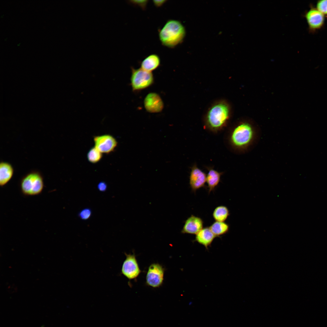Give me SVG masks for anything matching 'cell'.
Listing matches in <instances>:
<instances>
[{
	"mask_svg": "<svg viewBox=\"0 0 327 327\" xmlns=\"http://www.w3.org/2000/svg\"><path fill=\"white\" fill-rule=\"evenodd\" d=\"M259 129L247 121L240 122L231 131L229 138L230 144L236 152L245 154L256 146L260 139Z\"/></svg>",
	"mask_w": 327,
	"mask_h": 327,
	"instance_id": "cell-1",
	"label": "cell"
},
{
	"mask_svg": "<svg viewBox=\"0 0 327 327\" xmlns=\"http://www.w3.org/2000/svg\"><path fill=\"white\" fill-rule=\"evenodd\" d=\"M185 35V29L181 22L177 20L170 19L160 30L159 36L163 45L172 48L182 42Z\"/></svg>",
	"mask_w": 327,
	"mask_h": 327,
	"instance_id": "cell-2",
	"label": "cell"
},
{
	"mask_svg": "<svg viewBox=\"0 0 327 327\" xmlns=\"http://www.w3.org/2000/svg\"><path fill=\"white\" fill-rule=\"evenodd\" d=\"M230 111L229 105L224 102H220L213 105L209 110L206 116V127L214 132L222 129L229 119Z\"/></svg>",
	"mask_w": 327,
	"mask_h": 327,
	"instance_id": "cell-3",
	"label": "cell"
},
{
	"mask_svg": "<svg viewBox=\"0 0 327 327\" xmlns=\"http://www.w3.org/2000/svg\"><path fill=\"white\" fill-rule=\"evenodd\" d=\"M44 186V178L39 171H31L22 177L20 187L22 193L26 196H33L40 194Z\"/></svg>",
	"mask_w": 327,
	"mask_h": 327,
	"instance_id": "cell-4",
	"label": "cell"
},
{
	"mask_svg": "<svg viewBox=\"0 0 327 327\" xmlns=\"http://www.w3.org/2000/svg\"><path fill=\"white\" fill-rule=\"evenodd\" d=\"M130 84L134 91H138L151 86L154 82L152 72L145 71L141 68L135 69L131 68Z\"/></svg>",
	"mask_w": 327,
	"mask_h": 327,
	"instance_id": "cell-5",
	"label": "cell"
},
{
	"mask_svg": "<svg viewBox=\"0 0 327 327\" xmlns=\"http://www.w3.org/2000/svg\"><path fill=\"white\" fill-rule=\"evenodd\" d=\"M164 269L157 263L151 264L148 268L146 276V283L152 287L158 288L163 283Z\"/></svg>",
	"mask_w": 327,
	"mask_h": 327,
	"instance_id": "cell-6",
	"label": "cell"
},
{
	"mask_svg": "<svg viewBox=\"0 0 327 327\" xmlns=\"http://www.w3.org/2000/svg\"><path fill=\"white\" fill-rule=\"evenodd\" d=\"M126 258L123 264L121 273L129 279L137 278L141 272L134 254H125Z\"/></svg>",
	"mask_w": 327,
	"mask_h": 327,
	"instance_id": "cell-7",
	"label": "cell"
},
{
	"mask_svg": "<svg viewBox=\"0 0 327 327\" xmlns=\"http://www.w3.org/2000/svg\"><path fill=\"white\" fill-rule=\"evenodd\" d=\"M95 147L101 153L109 154L113 151L117 145L116 139L106 134L96 136L94 138Z\"/></svg>",
	"mask_w": 327,
	"mask_h": 327,
	"instance_id": "cell-8",
	"label": "cell"
},
{
	"mask_svg": "<svg viewBox=\"0 0 327 327\" xmlns=\"http://www.w3.org/2000/svg\"><path fill=\"white\" fill-rule=\"evenodd\" d=\"M305 17L311 31H315L319 29L324 25V15L316 8L311 7L306 13Z\"/></svg>",
	"mask_w": 327,
	"mask_h": 327,
	"instance_id": "cell-9",
	"label": "cell"
},
{
	"mask_svg": "<svg viewBox=\"0 0 327 327\" xmlns=\"http://www.w3.org/2000/svg\"><path fill=\"white\" fill-rule=\"evenodd\" d=\"M206 175L196 164L191 168L189 176V184L192 191L195 193L198 190L204 187L206 182Z\"/></svg>",
	"mask_w": 327,
	"mask_h": 327,
	"instance_id": "cell-10",
	"label": "cell"
},
{
	"mask_svg": "<svg viewBox=\"0 0 327 327\" xmlns=\"http://www.w3.org/2000/svg\"><path fill=\"white\" fill-rule=\"evenodd\" d=\"M144 103L146 110L151 113L160 112L164 107V103L160 96L154 92L150 93L146 95Z\"/></svg>",
	"mask_w": 327,
	"mask_h": 327,
	"instance_id": "cell-11",
	"label": "cell"
},
{
	"mask_svg": "<svg viewBox=\"0 0 327 327\" xmlns=\"http://www.w3.org/2000/svg\"><path fill=\"white\" fill-rule=\"evenodd\" d=\"M203 223L201 218L192 215L185 220L181 233L196 235L203 228Z\"/></svg>",
	"mask_w": 327,
	"mask_h": 327,
	"instance_id": "cell-12",
	"label": "cell"
},
{
	"mask_svg": "<svg viewBox=\"0 0 327 327\" xmlns=\"http://www.w3.org/2000/svg\"><path fill=\"white\" fill-rule=\"evenodd\" d=\"M216 237L209 227H206L203 228L196 234L195 241L207 248Z\"/></svg>",
	"mask_w": 327,
	"mask_h": 327,
	"instance_id": "cell-13",
	"label": "cell"
},
{
	"mask_svg": "<svg viewBox=\"0 0 327 327\" xmlns=\"http://www.w3.org/2000/svg\"><path fill=\"white\" fill-rule=\"evenodd\" d=\"M14 172L12 165L9 163L2 161L0 164V185L3 187L12 178Z\"/></svg>",
	"mask_w": 327,
	"mask_h": 327,
	"instance_id": "cell-14",
	"label": "cell"
},
{
	"mask_svg": "<svg viewBox=\"0 0 327 327\" xmlns=\"http://www.w3.org/2000/svg\"><path fill=\"white\" fill-rule=\"evenodd\" d=\"M208 173L206 175V182L210 193L213 191L218 185L223 172H220L212 168H208Z\"/></svg>",
	"mask_w": 327,
	"mask_h": 327,
	"instance_id": "cell-15",
	"label": "cell"
},
{
	"mask_svg": "<svg viewBox=\"0 0 327 327\" xmlns=\"http://www.w3.org/2000/svg\"><path fill=\"white\" fill-rule=\"evenodd\" d=\"M160 60L159 56L155 54H152L147 56L141 63V68L148 72L157 68L160 66Z\"/></svg>",
	"mask_w": 327,
	"mask_h": 327,
	"instance_id": "cell-16",
	"label": "cell"
},
{
	"mask_svg": "<svg viewBox=\"0 0 327 327\" xmlns=\"http://www.w3.org/2000/svg\"><path fill=\"white\" fill-rule=\"evenodd\" d=\"M209 227L216 237L226 234L229 230V225L224 222L215 221Z\"/></svg>",
	"mask_w": 327,
	"mask_h": 327,
	"instance_id": "cell-17",
	"label": "cell"
},
{
	"mask_svg": "<svg viewBox=\"0 0 327 327\" xmlns=\"http://www.w3.org/2000/svg\"><path fill=\"white\" fill-rule=\"evenodd\" d=\"M229 210L227 207L224 206H220L214 210L213 216L216 221L224 222L230 215Z\"/></svg>",
	"mask_w": 327,
	"mask_h": 327,
	"instance_id": "cell-18",
	"label": "cell"
},
{
	"mask_svg": "<svg viewBox=\"0 0 327 327\" xmlns=\"http://www.w3.org/2000/svg\"><path fill=\"white\" fill-rule=\"evenodd\" d=\"M87 156L88 160L89 162L95 164L101 159L102 154V153L94 147L89 150Z\"/></svg>",
	"mask_w": 327,
	"mask_h": 327,
	"instance_id": "cell-19",
	"label": "cell"
},
{
	"mask_svg": "<svg viewBox=\"0 0 327 327\" xmlns=\"http://www.w3.org/2000/svg\"><path fill=\"white\" fill-rule=\"evenodd\" d=\"M316 8L324 15H327V0L318 1Z\"/></svg>",
	"mask_w": 327,
	"mask_h": 327,
	"instance_id": "cell-20",
	"label": "cell"
},
{
	"mask_svg": "<svg viewBox=\"0 0 327 327\" xmlns=\"http://www.w3.org/2000/svg\"><path fill=\"white\" fill-rule=\"evenodd\" d=\"M130 2L134 5L140 7L142 9L145 10L147 3V0H131Z\"/></svg>",
	"mask_w": 327,
	"mask_h": 327,
	"instance_id": "cell-21",
	"label": "cell"
},
{
	"mask_svg": "<svg viewBox=\"0 0 327 327\" xmlns=\"http://www.w3.org/2000/svg\"><path fill=\"white\" fill-rule=\"evenodd\" d=\"M91 212L88 209H85L82 210L79 214L80 217L83 220H86L89 218L91 215Z\"/></svg>",
	"mask_w": 327,
	"mask_h": 327,
	"instance_id": "cell-22",
	"label": "cell"
},
{
	"mask_svg": "<svg viewBox=\"0 0 327 327\" xmlns=\"http://www.w3.org/2000/svg\"><path fill=\"white\" fill-rule=\"evenodd\" d=\"M97 187L100 191H104L106 190L107 185L104 182H101L98 184Z\"/></svg>",
	"mask_w": 327,
	"mask_h": 327,
	"instance_id": "cell-23",
	"label": "cell"
},
{
	"mask_svg": "<svg viewBox=\"0 0 327 327\" xmlns=\"http://www.w3.org/2000/svg\"><path fill=\"white\" fill-rule=\"evenodd\" d=\"M167 1V0H153V2L154 4L157 7H160L162 6Z\"/></svg>",
	"mask_w": 327,
	"mask_h": 327,
	"instance_id": "cell-24",
	"label": "cell"
}]
</instances>
